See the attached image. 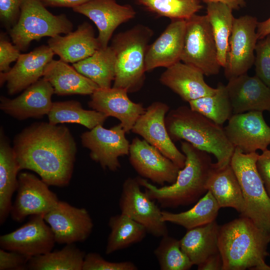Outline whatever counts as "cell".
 I'll return each mask as SVG.
<instances>
[{
	"label": "cell",
	"mask_w": 270,
	"mask_h": 270,
	"mask_svg": "<svg viewBox=\"0 0 270 270\" xmlns=\"http://www.w3.org/2000/svg\"><path fill=\"white\" fill-rule=\"evenodd\" d=\"M206 189L214 196L220 208H232L242 215L245 210L242 189L230 164L214 168L206 184Z\"/></svg>",
	"instance_id": "obj_27"
},
{
	"label": "cell",
	"mask_w": 270,
	"mask_h": 270,
	"mask_svg": "<svg viewBox=\"0 0 270 270\" xmlns=\"http://www.w3.org/2000/svg\"><path fill=\"white\" fill-rule=\"evenodd\" d=\"M46 223L42 216H31L23 226L0 236V248L30 258L52 251L56 242Z\"/></svg>",
	"instance_id": "obj_15"
},
{
	"label": "cell",
	"mask_w": 270,
	"mask_h": 270,
	"mask_svg": "<svg viewBox=\"0 0 270 270\" xmlns=\"http://www.w3.org/2000/svg\"><path fill=\"white\" fill-rule=\"evenodd\" d=\"M165 123L174 142L183 140L212 154L216 159L214 166L217 168L230 164L235 148L222 126L186 106L169 110Z\"/></svg>",
	"instance_id": "obj_4"
},
{
	"label": "cell",
	"mask_w": 270,
	"mask_h": 270,
	"mask_svg": "<svg viewBox=\"0 0 270 270\" xmlns=\"http://www.w3.org/2000/svg\"><path fill=\"white\" fill-rule=\"evenodd\" d=\"M220 209L214 196L207 191L190 210L179 213L162 211V218L166 222L179 225L188 230L216 220Z\"/></svg>",
	"instance_id": "obj_33"
},
{
	"label": "cell",
	"mask_w": 270,
	"mask_h": 270,
	"mask_svg": "<svg viewBox=\"0 0 270 270\" xmlns=\"http://www.w3.org/2000/svg\"><path fill=\"white\" fill-rule=\"evenodd\" d=\"M20 50L10 42L6 35L0 34V72H6L10 70V64L18 60L20 55Z\"/></svg>",
	"instance_id": "obj_42"
},
{
	"label": "cell",
	"mask_w": 270,
	"mask_h": 270,
	"mask_svg": "<svg viewBox=\"0 0 270 270\" xmlns=\"http://www.w3.org/2000/svg\"><path fill=\"white\" fill-rule=\"evenodd\" d=\"M16 196L10 215L16 222H22L28 216H44L60 200L49 186L32 174L24 172L18 176Z\"/></svg>",
	"instance_id": "obj_13"
},
{
	"label": "cell",
	"mask_w": 270,
	"mask_h": 270,
	"mask_svg": "<svg viewBox=\"0 0 270 270\" xmlns=\"http://www.w3.org/2000/svg\"><path fill=\"white\" fill-rule=\"evenodd\" d=\"M48 44L61 60L72 64L87 58L101 48L93 27L87 22L65 36L50 38Z\"/></svg>",
	"instance_id": "obj_25"
},
{
	"label": "cell",
	"mask_w": 270,
	"mask_h": 270,
	"mask_svg": "<svg viewBox=\"0 0 270 270\" xmlns=\"http://www.w3.org/2000/svg\"><path fill=\"white\" fill-rule=\"evenodd\" d=\"M72 66L99 88H110L116 74L115 53L111 46L100 48L87 58L72 64Z\"/></svg>",
	"instance_id": "obj_30"
},
{
	"label": "cell",
	"mask_w": 270,
	"mask_h": 270,
	"mask_svg": "<svg viewBox=\"0 0 270 270\" xmlns=\"http://www.w3.org/2000/svg\"><path fill=\"white\" fill-rule=\"evenodd\" d=\"M86 254L74 244H66L62 249L31 258L27 270H82Z\"/></svg>",
	"instance_id": "obj_35"
},
{
	"label": "cell",
	"mask_w": 270,
	"mask_h": 270,
	"mask_svg": "<svg viewBox=\"0 0 270 270\" xmlns=\"http://www.w3.org/2000/svg\"><path fill=\"white\" fill-rule=\"evenodd\" d=\"M255 52V76L270 88V34L258 40Z\"/></svg>",
	"instance_id": "obj_39"
},
{
	"label": "cell",
	"mask_w": 270,
	"mask_h": 270,
	"mask_svg": "<svg viewBox=\"0 0 270 270\" xmlns=\"http://www.w3.org/2000/svg\"><path fill=\"white\" fill-rule=\"evenodd\" d=\"M141 187L138 177L125 180L119 200L120 213L142 225L148 233L155 237L168 234L162 211Z\"/></svg>",
	"instance_id": "obj_9"
},
{
	"label": "cell",
	"mask_w": 270,
	"mask_h": 270,
	"mask_svg": "<svg viewBox=\"0 0 270 270\" xmlns=\"http://www.w3.org/2000/svg\"><path fill=\"white\" fill-rule=\"evenodd\" d=\"M150 12L172 20H187L202 8L200 0H137Z\"/></svg>",
	"instance_id": "obj_37"
},
{
	"label": "cell",
	"mask_w": 270,
	"mask_h": 270,
	"mask_svg": "<svg viewBox=\"0 0 270 270\" xmlns=\"http://www.w3.org/2000/svg\"><path fill=\"white\" fill-rule=\"evenodd\" d=\"M72 10L88 17L96 24L101 48L108 46V42L118 26L136 15L131 5L120 4L116 0H90Z\"/></svg>",
	"instance_id": "obj_18"
},
{
	"label": "cell",
	"mask_w": 270,
	"mask_h": 270,
	"mask_svg": "<svg viewBox=\"0 0 270 270\" xmlns=\"http://www.w3.org/2000/svg\"><path fill=\"white\" fill-rule=\"evenodd\" d=\"M258 156L256 152L245 154L235 148L230 164L240 183L244 201L245 210L241 216L270 234V197L257 170Z\"/></svg>",
	"instance_id": "obj_6"
},
{
	"label": "cell",
	"mask_w": 270,
	"mask_h": 270,
	"mask_svg": "<svg viewBox=\"0 0 270 270\" xmlns=\"http://www.w3.org/2000/svg\"><path fill=\"white\" fill-rule=\"evenodd\" d=\"M224 128L226 136L234 148L245 154L262 152L270 144V126L262 112L234 114Z\"/></svg>",
	"instance_id": "obj_17"
},
{
	"label": "cell",
	"mask_w": 270,
	"mask_h": 270,
	"mask_svg": "<svg viewBox=\"0 0 270 270\" xmlns=\"http://www.w3.org/2000/svg\"><path fill=\"white\" fill-rule=\"evenodd\" d=\"M12 148L20 170L35 172L49 186L69 184L77 148L64 125L34 123L15 136Z\"/></svg>",
	"instance_id": "obj_1"
},
{
	"label": "cell",
	"mask_w": 270,
	"mask_h": 270,
	"mask_svg": "<svg viewBox=\"0 0 270 270\" xmlns=\"http://www.w3.org/2000/svg\"><path fill=\"white\" fill-rule=\"evenodd\" d=\"M129 160L140 177L164 186L174 183L180 168L144 140L134 138L130 144Z\"/></svg>",
	"instance_id": "obj_16"
},
{
	"label": "cell",
	"mask_w": 270,
	"mask_h": 270,
	"mask_svg": "<svg viewBox=\"0 0 270 270\" xmlns=\"http://www.w3.org/2000/svg\"><path fill=\"white\" fill-rule=\"evenodd\" d=\"M105 252L110 254L142 241L148 233L141 224L122 213L110 217Z\"/></svg>",
	"instance_id": "obj_31"
},
{
	"label": "cell",
	"mask_w": 270,
	"mask_h": 270,
	"mask_svg": "<svg viewBox=\"0 0 270 270\" xmlns=\"http://www.w3.org/2000/svg\"><path fill=\"white\" fill-rule=\"evenodd\" d=\"M53 87L42 78L14 98L1 96L0 108L5 114L19 120L41 118L49 113L53 104Z\"/></svg>",
	"instance_id": "obj_20"
},
{
	"label": "cell",
	"mask_w": 270,
	"mask_h": 270,
	"mask_svg": "<svg viewBox=\"0 0 270 270\" xmlns=\"http://www.w3.org/2000/svg\"><path fill=\"white\" fill-rule=\"evenodd\" d=\"M270 242V234L244 216L220 226L222 270H270L265 261Z\"/></svg>",
	"instance_id": "obj_3"
},
{
	"label": "cell",
	"mask_w": 270,
	"mask_h": 270,
	"mask_svg": "<svg viewBox=\"0 0 270 270\" xmlns=\"http://www.w3.org/2000/svg\"><path fill=\"white\" fill-rule=\"evenodd\" d=\"M154 32L139 24L116 34L111 46L116 55V74L112 87L128 92L139 90L145 80V60L148 42Z\"/></svg>",
	"instance_id": "obj_5"
},
{
	"label": "cell",
	"mask_w": 270,
	"mask_h": 270,
	"mask_svg": "<svg viewBox=\"0 0 270 270\" xmlns=\"http://www.w3.org/2000/svg\"><path fill=\"white\" fill-rule=\"evenodd\" d=\"M0 132V224L2 225L10 214L12 199L18 187V173L20 170L13 148L2 128Z\"/></svg>",
	"instance_id": "obj_28"
},
{
	"label": "cell",
	"mask_w": 270,
	"mask_h": 270,
	"mask_svg": "<svg viewBox=\"0 0 270 270\" xmlns=\"http://www.w3.org/2000/svg\"><path fill=\"white\" fill-rule=\"evenodd\" d=\"M128 93L126 90L122 88H99L91 94L88 104L94 110L118 120L126 132L128 133L146 108L142 104L132 101Z\"/></svg>",
	"instance_id": "obj_21"
},
{
	"label": "cell",
	"mask_w": 270,
	"mask_h": 270,
	"mask_svg": "<svg viewBox=\"0 0 270 270\" xmlns=\"http://www.w3.org/2000/svg\"><path fill=\"white\" fill-rule=\"evenodd\" d=\"M54 54L48 45H42L28 53L21 54L9 71L0 72V86L6 82L10 95L25 90L43 76L47 64Z\"/></svg>",
	"instance_id": "obj_19"
},
{
	"label": "cell",
	"mask_w": 270,
	"mask_h": 270,
	"mask_svg": "<svg viewBox=\"0 0 270 270\" xmlns=\"http://www.w3.org/2000/svg\"><path fill=\"white\" fill-rule=\"evenodd\" d=\"M72 28L65 14L54 15L38 0H25L18 22L8 32L12 44L25 51L33 40L66 34Z\"/></svg>",
	"instance_id": "obj_7"
},
{
	"label": "cell",
	"mask_w": 270,
	"mask_h": 270,
	"mask_svg": "<svg viewBox=\"0 0 270 270\" xmlns=\"http://www.w3.org/2000/svg\"><path fill=\"white\" fill-rule=\"evenodd\" d=\"M44 218L58 244L84 242L94 227L92 220L86 208H77L60 200Z\"/></svg>",
	"instance_id": "obj_14"
},
{
	"label": "cell",
	"mask_w": 270,
	"mask_h": 270,
	"mask_svg": "<svg viewBox=\"0 0 270 270\" xmlns=\"http://www.w3.org/2000/svg\"><path fill=\"white\" fill-rule=\"evenodd\" d=\"M186 28V20H172L164 30L148 45L145 60L146 72L168 68L180 61Z\"/></svg>",
	"instance_id": "obj_23"
},
{
	"label": "cell",
	"mask_w": 270,
	"mask_h": 270,
	"mask_svg": "<svg viewBox=\"0 0 270 270\" xmlns=\"http://www.w3.org/2000/svg\"><path fill=\"white\" fill-rule=\"evenodd\" d=\"M206 4L209 2H222L228 6L232 10H238L245 6V0H202Z\"/></svg>",
	"instance_id": "obj_48"
},
{
	"label": "cell",
	"mask_w": 270,
	"mask_h": 270,
	"mask_svg": "<svg viewBox=\"0 0 270 270\" xmlns=\"http://www.w3.org/2000/svg\"><path fill=\"white\" fill-rule=\"evenodd\" d=\"M233 114L251 111L270 112V88L256 76L231 78L226 86Z\"/></svg>",
	"instance_id": "obj_22"
},
{
	"label": "cell",
	"mask_w": 270,
	"mask_h": 270,
	"mask_svg": "<svg viewBox=\"0 0 270 270\" xmlns=\"http://www.w3.org/2000/svg\"><path fill=\"white\" fill-rule=\"evenodd\" d=\"M25 0H0V20L9 30L18 22Z\"/></svg>",
	"instance_id": "obj_41"
},
{
	"label": "cell",
	"mask_w": 270,
	"mask_h": 270,
	"mask_svg": "<svg viewBox=\"0 0 270 270\" xmlns=\"http://www.w3.org/2000/svg\"><path fill=\"white\" fill-rule=\"evenodd\" d=\"M270 34V17L261 22H258L256 28V36L258 40L263 38Z\"/></svg>",
	"instance_id": "obj_47"
},
{
	"label": "cell",
	"mask_w": 270,
	"mask_h": 270,
	"mask_svg": "<svg viewBox=\"0 0 270 270\" xmlns=\"http://www.w3.org/2000/svg\"><path fill=\"white\" fill-rule=\"evenodd\" d=\"M121 124L110 128L99 124L80 136L82 145L90 150L91 159L104 170L117 171L120 168L119 158L128 156L130 143Z\"/></svg>",
	"instance_id": "obj_11"
},
{
	"label": "cell",
	"mask_w": 270,
	"mask_h": 270,
	"mask_svg": "<svg viewBox=\"0 0 270 270\" xmlns=\"http://www.w3.org/2000/svg\"><path fill=\"white\" fill-rule=\"evenodd\" d=\"M180 142L186 159L174 183L158 187L148 180L138 177L145 192L163 208H176L198 201L207 192L206 184L214 168L209 153L188 142Z\"/></svg>",
	"instance_id": "obj_2"
},
{
	"label": "cell",
	"mask_w": 270,
	"mask_h": 270,
	"mask_svg": "<svg viewBox=\"0 0 270 270\" xmlns=\"http://www.w3.org/2000/svg\"><path fill=\"white\" fill-rule=\"evenodd\" d=\"M44 6L72 8L81 5L90 0H38Z\"/></svg>",
	"instance_id": "obj_46"
},
{
	"label": "cell",
	"mask_w": 270,
	"mask_h": 270,
	"mask_svg": "<svg viewBox=\"0 0 270 270\" xmlns=\"http://www.w3.org/2000/svg\"><path fill=\"white\" fill-rule=\"evenodd\" d=\"M206 16L210 24L216 44L218 62L224 68L229 39L235 18L232 9L222 2L206 4Z\"/></svg>",
	"instance_id": "obj_34"
},
{
	"label": "cell",
	"mask_w": 270,
	"mask_h": 270,
	"mask_svg": "<svg viewBox=\"0 0 270 270\" xmlns=\"http://www.w3.org/2000/svg\"><path fill=\"white\" fill-rule=\"evenodd\" d=\"M186 20L180 61L200 70L206 76L218 74L221 66L206 15L196 14Z\"/></svg>",
	"instance_id": "obj_8"
},
{
	"label": "cell",
	"mask_w": 270,
	"mask_h": 270,
	"mask_svg": "<svg viewBox=\"0 0 270 270\" xmlns=\"http://www.w3.org/2000/svg\"><path fill=\"white\" fill-rule=\"evenodd\" d=\"M42 78L50 84L54 94L58 96L91 95L99 88L96 83L60 59H53L47 64Z\"/></svg>",
	"instance_id": "obj_26"
},
{
	"label": "cell",
	"mask_w": 270,
	"mask_h": 270,
	"mask_svg": "<svg viewBox=\"0 0 270 270\" xmlns=\"http://www.w3.org/2000/svg\"><path fill=\"white\" fill-rule=\"evenodd\" d=\"M154 254L161 270H188L194 265L182 250L180 240L168 234L162 237Z\"/></svg>",
	"instance_id": "obj_38"
},
{
	"label": "cell",
	"mask_w": 270,
	"mask_h": 270,
	"mask_svg": "<svg viewBox=\"0 0 270 270\" xmlns=\"http://www.w3.org/2000/svg\"><path fill=\"white\" fill-rule=\"evenodd\" d=\"M256 164L258 174L270 197V150L266 149L258 156Z\"/></svg>",
	"instance_id": "obj_44"
},
{
	"label": "cell",
	"mask_w": 270,
	"mask_h": 270,
	"mask_svg": "<svg viewBox=\"0 0 270 270\" xmlns=\"http://www.w3.org/2000/svg\"><path fill=\"white\" fill-rule=\"evenodd\" d=\"M160 81L188 102L216 92L206 84L200 70L181 61L167 68Z\"/></svg>",
	"instance_id": "obj_24"
},
{
	"label": "cell",
	"mask_w": 270,
	"mask_h": 270,
	"mask_svg": "<svg viewBox=\"0 0 270 270\" xmlns=\"http://www.w3.org/2000/svg\"><path fill=\"white\" fill-rule=\"evenodd\" d=\"M258 22L250 15L234 18L224 68L227 80L247 74L254 65Z\"/></svg>",
	"instance_id": "obj_10"
},
{
	"label": "cell",
	"mask_w": 270,
	"mask_h": 270,
	"mask_svg": "<svg viewBox=\"0 0 270 270\" xmlns=\"http://www.w3.org/2000/svg\"><path fill=\"white\" fill-rule=\"evenodd\" d=\"M48 122L58 124H78L91 130L99 124L103 125L108 118L105 114L96 110L83 108L76 100L53 102L48 114Z\"/></svg>",
	"instance_id": "obj_32"
},
{
	"label": "cell",
	"mask_w": 270,
	"mask_h": 270,
	"mask_svg": "<svg viewBox=\"0 0 270 270\" xmlns=\"http://www.w3.org/2000/svg\"><path fill=\"white\" fill-rule=\"evenodd\" d=\"M169 110L166 103L152 102L138 118L131 131L158 149L181 169L184 166L186 158L175 146L168 132L165 118Z\"/></svg>",
	"instance_id": "obj_12"
},
{
	"label": "cell",
	"mask_w": 270,
	"mask_h": 270,
	"mask_svg": "<svg viewBox=\"0 0 270 270\" xmlns=\"http://www.w3.org/2000/svg\"><path fill=\"white\" fill-rule=\"evenodd\" d=\"M216 92L188 102L189 106L215 123L222 126L234 114L226 86L218 82Z\"/></svg>",
	"instance_id": "obj_36"
},
{
	"label": "cell",
	"mask_w": 270,
	"mask_h": 270,
	"mask_svg": "<svg viewBox=\"0 0 270 270\" xmlns=\"http://www.w3.org/2000/svg\"><path fill=\"white\" fill-rule=\"evenodd\" d=\"M137 266L130 261L109 262L96 252L86 254L82 270H137Z\"/></svg>",
	"instance_id": "obj_40"
},
{
	"label": "cell",
	"mask_w": 270,
	"mask_h": 270,
	"mask_svg": "<svg viewBox=\"0 0 270 270\" xmlns=\"http://www.w3.org/2000/svg\"><path fill=\"white\" fill-rule=\"evenodd\" d=\"M222 260L220 252L209 256L198 266V270H222Z\"/></svg>",
	"instance_id": "obj_45"
},
{
	"label": "cell",
	"mask_w": 270,
	"mask_h": 270,
	"mask_svg": "<svg viewBox=\"0 0 270 270\" xmlns=\"http://www.w3.org/2000/svg\"><path fill=\"white\" fill-rule=\"evenodd\" d=\"M220 226L216 220L188 230L180 240L182 250L194 265L198 266L209 256L219 252Z\"/></svg>",
	"instance_id": "obj_29"
},
{
	"label": "cell",
	"mask_w": 270,
	"mask_h": 270,
	"mask_svg": "<svg viewBox=\"0 0 270 270\" xmlns=\"http://www.w3.org/2000/svg\"><path fill=\"white\" fill-rule=\"evenodd\" d=\"M30 258L20 253L0 249V270H27Z\"/></svg>",
	"instance_id": "obj_43"
}]
</instances>
